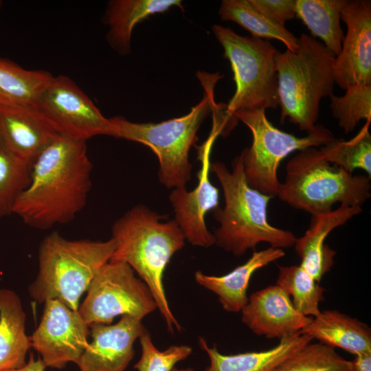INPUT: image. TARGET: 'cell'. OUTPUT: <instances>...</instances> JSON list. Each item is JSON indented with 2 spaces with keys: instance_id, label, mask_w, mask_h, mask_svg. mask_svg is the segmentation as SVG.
I'll use <instances>...</instances> for the list:
<instances>
[{
  "instance_id": "cell-35",
  "label": "cell",
  "mask_w": 371,
  "mask_h": 371,
  "mask_svg": "<svg viewBox=\"0 0 371 371\" xmlns=\"http://www.w3.org/2000/svg\"><path fill=\"white\" fill-rule=\"evenodd\" d=\"M46 368L41 358L35 359L33 353H30V357L23 367L9 371H44Z\"/></svg>"
},
{
  "instance_id": "cell-15",
  "label": "cell",
  "mask_w": 371,
  "mask_h": 371,
  "mask_svg": "<svg viewBox=\"0 0 371 371\" xmlns=\"http://www.w3.org/2000/svg\"><path fill=\"white\" fill-rule=\"evenodd\" d=\"M89 328L92 341L76 363L80 371H125L134 342L146 330L141 319L128 315L114 324H92Z\"/></svg>"
},
{
  "instance_id": "cell-4",
  "label": "cell",
  "mask_w": 371,
  "mask_h": 371,
  "mask_svg": "<svg viewBox=\"0 0 371 371\" xmlns=\"http://www.w3.org/2000/svg\"><path fill=\"white\" fill-rule=\"evenodd\" d=\"M115 247L113 238L69 240L57 232L50 233L39 247L38 272L28 287L30 297L38 303L57 299L78 310L82 295Z\"/></svg>"
},
{
  "instance_id": "cell-24",
  "label": "cell",
  "mask_w": 371,
  "mask_h": 371,
  "mask_svg": "<svg viewBox=\"0 0 371 371\" xmlns=\"http://www.w3.org/2000/svg\"><path fill=\"white\" fill-rule=\"evenodd\" d=\"M347 0H296V16L335 56L341 50V11Z\"/></svg>"
},
{
  "instance_id": "cell-2",
  "label": "cell",
  "mask_w": 371,
  "mask_h": 371,
  "mask_svg": "<svg viewBox=\"0 0 371 371\" xmlns=\"http://www.w3.org/2000/svg\"><path fill=\"white\" fill-rule=\"evenodd\" d=\"M162 216L137 205L112 227L116 243L110 261L123 262L135 271L150 289L170 332L181 330L168 304L164 274L172 256L184 246L185 237L175 220L162 222Z\"/></svg>"
},
{
  "instance_id": "cell-16",
  "label": "cell",
  "mask_w": 371,
  "mask_h": 371,
  "mask_svg": "<svg viewBox=\"0 0 371 371\" xmlns=\"http://www.w3.org/2000/svg\"><path fill=\"white\" fill-rule=\"evenodd\" d=\"M241 313L243 323L254 334L280 339L300 332L313 318L298 312L276 284L252 293Z\"/></svg>"
},
{
  "instance_id": "cell-1",
  "label": "cell",
  "mask_w": 371,
  "mask_h": 371,
  "mask_svg": "<svg viewBox=\"0 0 371 371\" xmlns=\"http://www.w3.org/2000/svg\"><path fill=\"white\" fill-rule=\"evenodd\" d=\"M92 169L87 142L58 135L33 162L12 214L40 230L70 223L86 205Z\"/></svg>"
},
{
  "instance_id": "cell-14",
  "label": "cell",
  "mask_w": 371,
  "mask_h": 371,
  "mask_svg": "<svg viewBox=\"0 0 371 371\" xmlns=\"http://www.w3.org/2000/svg\"><path fill=\"white\" fill-rule=\"evenodd\" d=\"M340 18L347 32L335 58V82L343 89L371 85V1H346Z\"/></svg>"
},
{
  "instance_id": "cell-9",
  "label": "cell",
  "mask_w": 371,
  "mask_h": 371,
  "mask_svg": "<svg viewBox=\"0 0 371 371\" xmlns=\"http://www.w3.org/2000/svg\"><path fill=\"white\" fill-rule=\"evenodd\" d=\"M233 117L250 130L252 143L240 153L246 181L253 189L271 197L277 196L280 181L278 168L281 161L292 152L324 146L335 139L322 125L303 137L284 132L267 119L264 109L238 111Z\"/></svg>"
},
{
  "instance_id": "cell-8",
  "label": "cell",
  "mask_w": 371,
  "mask_h": 371,
  "mask_svg": "<svg viewBox=\"0 0 371 371\" xmlns=\"http://www.w3.org/2000/svg\"><path fill=\"white\" fill-rule=\"evenodd\" d=\"M212 30L230 63L236 84L225 106L226 116L236 120L233 115L238 111L277 109L276 58L280 52L267 41L239 35L229 27L216 24Z\"/></svg>"
},
{
  "instance_id": "cell-5",
  "label": "cell",
  "mask_w": 371,
  "mask_h": 371,
  "mask_svg": "<svg viewBox=\"0 0 371 371\" xmlns=\"http://www.w3.org/2000/svg\"><path fill=\"white\" fill-rule=\"evenodd\" d=\"M298 38L296 50L277 56L278 102L281 121L288 118L308 133L316 126L321 100L333 95L336 56L313 36Z\"/></svg>"
},
{
  "instance_id": "cell-11",
  "label": "cell",
  "mask_w": 371,
  "mask_h": 371,
  "mask_svg": "<svg viewBox=\"0 0 371 371\" xmlns=\"http://www.w3.org/2000/svg\"><path fill=\"white\" fill-rule=\"evenodd\" d=\"M34 107L58 135L85 142L98 135L118 137L111 118L68 76H53Z\"/></svg>"
},
{
  "instance_id": "cell-32",
  "label": "cell",
  "mask_w": 371,
  "mask_h": 371,
  "mask_svg": "<svg viewBox=\"0 0 371 371\" xmlns=\"http://www.w3.org/2000/svg\"><path fill=\"white\" fill-rule=\"evenodd\" d=\"M139 339L142 354L134 365L138 371H172L178 362L186 359L192 352V348L187 345L171 346L161 351L155 346L146 330Z\"/></svg>"
},
{
  "instance_id": "cell-25",
  "label": "cell",
  "mask_w": 371,
  "mask_h": 371,
  "mask_svg": "<svg viewBox=\"0 0 371 371\" xmlns=\"http://www.w3.org/2000/svg\"><path fill=\"white\" fill-rule=\"evenodd\" d=\"M52 77L48 71L27 69L0 57V104L35 106Z\"/></svg>"
},
{
  "instance_id": "cell-6",
  "label": "cell",
  "mask_w": 371,
  "mask_h": 371,
  "mask_svg": "<svg viewBox=\"0 0 371 371\" xmlns=\"http://www.w3.org/2000/svg\"><path fill=\"white\" fill-rule=\"evenodd\" d=\"M368 175H353L326 161L315 147L300 150L286 166L277 196L311 215L333 210L337 203L360 206L371 196Z\"/></svg>"
},
{
  "instance_id": "cell-20",
  "label": "cell",
  "mask_w": 371,
  "mask_h": 371,
  "mask_svg": "<svg viewBox=\"0 0 371 371\" xmlns=\"http://www.w3.org/2000/svg\"><path fill=\"white\" fill-rule=\"evenodd\" d=\"M177 6L183 10L179 0H111L104 14L108 27L106 38L111 47L121 56L131 52L134 27L150 16Z\"/></svg>"
},
{
  "instance_id": "cell-12",
  "label": "cell",
  "mask_w": 371,
  "mask_h": 371,
  "mask_svg": "<svg viewBox=\"0 0 371 371\" xmlns=\"http://www.w3.org/2000/svg\"><path fill=\"white\" fill-rule=\"evenodd\" d=\"M44 304L39 325L30 336L32 348L46 367L62 369L68 363L76 364L89 345V326L78 310L59 300H49Z\"/></svg>"
},
{
  "instance_id": "cell-17",
  "label": "cell",
  "mask_w": 371,
  "mask_h": 371,
  "mask_svg": "<svg viewBox=\"0 0 371 371\" xmlns=\"http://www.w3.org/2000/svg\"><path fill=\"white\" fill-rule=\"evenodd\" d=\"M57 135L34 106L0 104V145L27 164Z\"/></svg>"
},
{
  "instance_id": "cell-7",
  "label": "cell",
  "mask_w": 371,
  "mask_h": 371,
  "mask_svg": "<svg viewBox=\"0 0 371 371\" xmlns=\"http://www.w3.org/2000/svg\"><path fill=\"white\" fill-rule=\"evenodd\" d=\"M203 99L186 115L159 123H135L117 116L111 120L117 129V138L143 144L157 155L159 179L166 187H186L191 178L192 164L188 153L197 141L199 128L208 113L216 109L214 88L219 74H207Z\"/></svg>"
},
{
  "instance_id": "cell-3",
  "label": "cell",
  "mask_w": 371,
  "mask_h": 371,
  "mask_svg": "<svg viewBox=\"0 0 371 371\" xmlns=\"http://www.w3.org/2000/svg\"><path fill=\"white\" fill-rule=\"evenodd\" d=\"M232 166L229 171L222 162L210 164V170L222 187L225 201L223 208L213 210L220 223L213 234L215 244L237 256L263 242L273 248L293 246L296 237L293 232L268 222L267 208L272 197L249 186L241 155L234 159Z\"/></svg>"
},
{
  "instance_id": "cell-34",
  "label": "cell",
  "mask_w": 371,
  "mask_h": 371,
  "mask_svg": "<svg viewBox=\"0 0 371 371\" xmlns=\"http://www.w3.org/2000/svg\"><path fill=\"white\" fill-rule=\"evenodd\" d=\"M352 361V371H371V352L355 355Z\"/></svg>"
},
{
  "instance_id": "cell-21",
  "label": "cell",
  "mask_w": 371,
  "mask_h": 371,
  "mask_svg": "<svg viewBox=\"0 0 371 371\" xmlns=\"http://www.w3.org/2000/svg\"><path fill=\"white\" fill-rule=\"evenodd\" d=\"M311 340V337L299 332L280 339L278 345L269 350L227 355L220 353L216 347H209L203 337L199 339L201 348L210 360L209 367L203 371H273Z\"/></svg>"
},
{
  "instance_id": "cell-30",
  "label": "cell",
  "mask_w": 371,
  "mask_h": 371,
  "mask_svg": "<svg viewBox=\"0 0 371 371\" xmlns=\"http://www.w3.org/2000/svg\"><path fill=\"white\" fill-rule=\"evenodd\" d=\"M346 90L344 95L330 97V109L339 126L348 133L361 120L371 122V85H351Z\"/></svg>"
},
{
  "instance_id": "cell-10",
  "label": "cell",
  "mask_w": 371,
  "mask_h": 371,
  "mask_svg": "<svg viewBox=\"0 0 371 371\" xmlns=\"http://www.w3.org/2000/svg\"><path fill=\"white\" fill-rule=\"evenodd\" d=\"M78 311L89 326L111 324L118 315L142 319L157 308L154 297L133 269L123 262L109 261L98 271Z\"/></svg>"
},
{
  "instance_id": "cell-23",
  "label": "cell",
  "mask_w": 371,
  "mask_h": 371,
  "mask_svg": "<svg viewBox=\"0 0 371 371\" xmlns=\"http://www.w3.org/2000/svg\"><path fill=\"white\" fill-rule=\"evenodd\" d=\"M25 313L19 296L13 291L0 289V371L23 367L32 348L25 332Z\"/></svg>"
},
{
  "instance_id": "cell-28",
  "label": "cell",
  "mask_w": 371,
  "mask_h": 371,
  "mask_svg": "<svg viewBox=\"0 0 371 371\" xmlns=\"http://www.w3.org/2000/svg\"><path fill=\"white\" fill-rule=\"evenodd\" d=\"M370 124V121H366L359 133L350 140L335 138L323 146L319 150L324 159L350 173L361 169L371 177Z\"/></svg>"
},
{
  "instance_id": "cell-33",
  "label": "cell",
  "mask_w": 371,
  "mask_h": 371,
  "mask_svg": "<svg viewBox=\"0 0 371 371\" xmlns=\"http://www.w3.org/2000/svg\"><path fill=\"white\" fill-rule=\"evenodd\" d=\"M250 1L265 16L282 26L296 16V0Z\"/></svg>"
},
{
  "instance_id": "cell-18",
  "label": "cell",
  "mask_w": 371,
  "mask_h": 371,
  "mask_svg": "<svg viewBox=\"0 0 371 371\" xmlns=\"http://www.w3.org/2000/svg\"><path fill=\"white\" fill-rule=\"evenodd\" d=\"M361 212L360 206L341 204L330 212L311 215L309 228L302 236L296 238L294 245L301 260L300 265L318 282L330 270L336 254L324 243L326 237Z\"/></svg>"
},
{
  "instance_id": "cell-31",
  "label": "cell",
  "mask_w": 371,
  "mask_h": 371,
  "mask_svg": "<svg viewBox=\"0 0 371 371\" xmlns=\"http://www.w3.org/2000/svg\"><path fill=\"white\" fill-rule=\"evenodd\" d=\"M31 168L0 145V218L12 214L16 199L30 183Z\"/></svg>"
},
{
  "instance_id": "cell-27",
  "label": "cell",
  "mask_w": 371,
  "mask_h": 371,
  "mask_svg": "<svg viewBox=\"0 0 371 371\" xmlns=\"http://www.w3.org/2000/svg\"><path fill=\"white\" fill-rule=\"evenodd\" d=\"M278 271L276 285L292 297L297 311L305 316H317L324 289L301 265L278 266Z\"/></svg>"
},
{
  "instance_id": "cell-26",
  "label": "cell",
  "mask_w": 371,
  "mask_h": 371,
  "mask_svg": "<svg viewBox=\"0 0 371 371\" xmlns=\"http://www.w3.org/2000/svg\"><path fill=\"white\" fill-rule=\"evenodd\" d=\"M218 14L223 21L234 22L247 30L252 37L278 40L291 51L298 48L299 38L265 16L250 0H223Z\"/></svg>"
},
{
  "instance_id": "cell-13",
  "label": "cell",
  "mask_w": 371,
  "mask_h": 371,
  "mask_svg": "<svg viewBox=\"0 0 371 371\" xmlns=\"http://www.w3.org/2000/svg\"><path fill=\"white\" fill-rule=\"evenodd\" d=\"M219 128L213 125L211 134L203 145L197 147L201 168L198 172L196 187L188 191L186 187L175 188L169 199L175 210V221L185 238L192 245L209 247L215 244L214 235L207 229L205 214L218 207V189L210 182V154L216 137L221 135Z\"/></svg>"
},
{
  "instance_id": "cell-22",
  "label": "cell",
  "mask_w": 371,
  "mask_h": 371,
  "mask_svg": "<svg viewBox=\"0 0 371 371\" xmlns=\"http://www.w3.org/2000/svg\"><path fill=\"white\" fill-rule=\"evenodd\" d=\"M300 333L353 355L371 352L370 328L358 319L336 310L321 311Z\"/></svg>"
},
{
  "instance_id": "cell-36",
  "label": "cell",
  "mask_w": 371,
  "mask_h": 371,
  "mask_svg": "<svg viewBox=\"0 0 371 371\" xmlns=\"http://www.w3.org/2000/svg\"><path fill=\"white\" fill-rule=\"evenodd\" d=\"M3 5V1L0 0V12Z\"/></svg>"
},
{
  "instance_id": "cell-29",
  "label": "cell",
  "mask_w": 371,
  "mask_h": 371,
  "mask_svg": "<svg viewBox=\"0 0 371 371\" xmlns=\"http://www.w3.org/2000/svg\"><path fill=\"white\" fill-rule=\"evenodd\" d=\"M273 371H352V361L334 348L320 342L308 344L285 359Z\"/></svg>"
},
{
  "instance_id": "cell-19",
  "label": "cell",
  "mask_w": 371,
  "mask_h": 371,
  "mask_svg": "<svg viewBox=\"0 0 371 371\" xmlns=\"http://www.w3.org/2000/svg\"><path fill=\"white\" fill-rule=\"evenodd\" d=\"M282 249L269 247L254 251L243 265L221 276L205 275L200 271L194 274L196 282L214 293L223 308L229 313H238L247 304V289L251 277L258 269L284 257Z\"/></svg>"
}]
</instances>
